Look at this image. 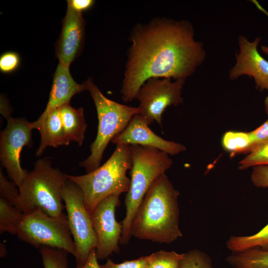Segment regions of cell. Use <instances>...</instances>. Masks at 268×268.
Returning a JSON list of instances; mask_svg holds the SVG:
<instances>
[{"label":"cell","instance_id":"cell-13","mask_svg":"<svg viewBox=\"0 0 268 268\" xmlns=\"http://www.w3.org/2000/svg\"><path fill=\"white\" fill-rule=\"evenodd\" d=\"M85 21L82 14L67 7L62 27L55 45L56 56L59 63L67 66L80 55L85 41Z\"/></svg>","mask_w":268,"mask_h":268},{"label":"cell","instance_id":"cell-5","mask_svg":"<svg viewBox=\"0 0 268 268\" xmlns=\"http://www.w3.org/2000/svg\"><path fill=\"white\" fill-rule=\"evenodd\" d=\"M67 175L52 166L47 159L37 161L18 187L17 208L24 214L37 208L52 217L64 213L62 191Z\"/></svg>","mask_w":268,"mask_h":268},{"label":"cell","instance_id":"cell-7","mask_svg":"<svg viewBox=\"0 0 268 268\" xmlns=\"http://www.w3.org/2000/svg\"><path fill=\"white\" fill-rule=\"evenodd\" d=\"M16 235L37 248H56L76 256V247L65 213L52 217L39 208L34 209L24 214Z\"/></svg>","mask_w":268,"mask_h":268},{"label":"cell","instance_id":"cell-26","mask_svg":"<svg viewBox=\"0 0 268 268\" xmlns=\"http://www.w3.org/2000/svg\"><path fill=\"white\" fill-rule=\"evenodd\" d=\"M12 181L5 177L1 169L0 170V197L6 200L17 208L19 191Z\"/></svg>","mask_w":268,"mask_h":268},{"label":"cell","instance_id":"cell-23","mask_svg":"<svg viewBox=\"0 0 268 268\" xmlns=\"http://www.w3.org/2000/svg\"><path fill=\"white\" fill-rule=\"evenodd\" d=\"M39 249L44 268H68L67 252L47 246Z\"/></svg>","mask_w":268,"mask_h":268},{"label":"cell","instance_id":"cell-15","mask_svg":"<svg viewBox=\"0 0 268 268\" xmlns=\"http://www.w3.org/2000/svg\"><path fill=\"white\" fill-rule=\"evenodd\" d=\"M85 90H87L85 82L81 84L76 82L70 73L69 67L59 63L53 74V84L46 107L36 121L43 120L52 111L70 103L74 95Z\"/></svg>","mask_w":268,"mask_h":268},{"label":"cell","instance_id":"cell-11","mask_svg":"<svg viewBox=\"0 0 268 268\" xmlns=\"http://www.w3.org/2000/svg\"><path fill=\"white\" fill-rule=\"evenodd\" d=\"M120 194H112L102 201L91 213L92 225L97 239L96 255L104 260L119 252L122 222L115 217L116 208L120 204Z\"/></svg>","mask_w":268,"mask_h":268},{"label":"cell","instance_id":"cell-24","mask_svg":"<svg viewBox=\"0 0 268 268\" xmlns=\"http://www.w3.org/2000/svg\"><path fill=\"white\" fill-rule=\"evenodd\" d=\"M179 268H214L210 256L204 251L194 249L184 253Z\"/></svg>","mask_w":268,"mask_h":268},{"label":"cell","instance_id":"cell-35","mask_svg":"<svg viewBox=\"0 0 268 268\" xmlns=\"http://www.w3.org/2000/svg\"><path fill=\"white\" fill-rule=\"evenodd\" d=\"M263 11H264L266 14H267V15H268V12L266 11L265 9L263 10ZM261 50L263 53L268 56V46H266V45L261 46Z\"/></svg>","mask_w":268,"mask_h":268},{"label":"cell","instance_id":"cell-2","mask_svg":"<svg viewBox=\"0 0 268 268\" xmlns=\"http://www.w3.org/2000/svg\"><path fill=\"white\" fill-rule=\"evenodd\" d=\"M179 195L165 173L157 177L135 213L132 236L159 243H171L181 237Z\"/></svg>","mask_w":268,"mask_h":268},{"label":"cell","instance_id":"cell-16","mask_svg":"<svg viewBox=\"0 0 268 268\" xmlns=\"http://www.w3.org/2000/svg\"><path fill=\"white\" fill-rule=\"evenodd\" d=\"M32 126L41 136L36 152L37 156L42 155L47 147H57L70 143L64 129L59 108L51 112L43 120L32 122Z\"/></svg>","mask_w":268,"mask_h":268},{"label":"cell","instance_id":"cell-27","mask_svg":"<svg viewBox=\"0 0 268 268\" xmlns=\"http://www.w3.org/2000/svg\"><path fill=\"white\" fill-rule=\"evenodd\" d=\"M20 64V57L15 52H6L0 57V71L3 73L8 74L15 71Z\"/></svg>","mask_w":268,"mask_h":268},{"label":"cell","instance_id":"cell-31","mask_svg":"<svg viewBox=\"0 0 268 268\" xmlns=\"http://www.w3.org/2000/svg\"><path fill=\"white\" fill-rule=\"evenodd\" d=\"M67 6L75 11L82 13L89 9L94 3L92 0H67Z\"/></svg>","mask_w":268,"mask_h":268},{"label":"cell","instance_id":"cell-8","mask_svg":"<svg viewBox=\"0 0 268 268\" xmlns=\"http://www.w3.org/2000/svg\"><path fill=\"white\" fill-rule=\"evenodd\" d=\"M62 196L76 247V264H83L97 245L91 214L85 207L82 190L74 183L67 180L63 188Z\"/></svg>","mask_w":268,"mask_h":268},{"label":"cell","instance_id":"cell-25","mask_svg":"<svg viewBox=\"0 0 268 268\" xmlns=\"http://www.w3.org/2000/svg\"><path fill=\"white\" fill-rule=\"evenodd\" d=\"M260 165L268 166V143L248 153L239 162L238 169L243 170Z\"/></svg>","mask_w":268,"mask_h":268},{"label":"cell","instance_id":"cell-12","mask_svg":"<svg viewBox=\"0 0 268 268\" xmlns=\"http://www.w3.org/2000/svg\"><path fill=\"white\" fill-rule=\"evenodd\" d=\"M261 38L256 37L253 41L240 35L238 37L239 51L236 54V63L230 70L229 77L234 80L242 75L252 78L256 88L268 90V61L258 50Z\"/></svg>","mask_w":268,"mask_h":268},{"label":"cell","instance_id":"cell-29","mask_svg":"<svg viewBox=\"0 0 268 268\" xmlns=\"http://www.w3.org/2000/svg\"><path fill=\"white\" fill-rule=\"evenodd\" d=\"M250 179L253 184L258 188H268V166L260 165L253 167Z\"/></svg>","mask_w":268,"mask_h":268},{"label":"cell","instance_id":"cell-4","mask_svg":"<svg viewBox=\"0 0 268 268\" xmlns=\"http://www.w3.org/2000/svg\"><path fill=\"white\" fill-rule=\"evenodd\" d=\"M130 146L133 165L130 186L125 199L126 214L121 222L122 232L120 241L124 245L130 242L132 221L148 189L173 164L169 155L158 149L136 144Z\"/></svg>","mask_w":268,"mask_h":268},{"label":"cell","instance_id":"cell-32","mask_svg":"<svg viewBox=\"0 0 268 268\" xmlns=\"http://www.w3.org/2000/svg\"><path fill=\"white\" fill-rule=\"evenodd\" d=\"M95 250L93 249L91 251L85 263L76 264L75 268H100V265L98 263Z\"/></svg>","mask_w":268,"mask_h":268},{"label":"cell","instance_id":"cell-10","mask_svg":"<svg viewBox=\"0 0 268 268\" xmlns=\"http://www.w3.org/2000/svg\"><path fill=\"white\" fill-rule=\"evenodd\" d=\"M32 122L25 118L7 120L5 129L0 132V159L9 178L18 188L26 178L28 171L22 168L20 155L24 146L32 144Z\"/></svg>","mask_w":268,"mask_h":268},{"label":"cell","instance_id":"cell-19","mask_svg":"<svg viewBox=\"0 0 268 268\" xmlns=\"http://www.w3.org/2000/svg\"><path fill=\"white\" fill-rule=\"evenodd\" d=\"M226 247L231 252L260 248L268 249V224L256 233L249 236H231Z\"/></svg>","mask_w":268,"mask_h":268},{"label":"cell","instance_id":"cell-20","mask_svg":"<svg viewBox=\"0 0 268 268\" xmlns=\"http://www.w3.org/2000/svg\"><path fill=\"white\" fill-rule=\"evenodd\" d=\"M24 214L6 200L0 197V233L17 234Z\"/></svg>","mask_w":268,"mask_h":268},{"label":"cell","instance_id":"cell-14","mask_svg":"<svg viewBox=\"0 0 268 268\" xmlns=\"http://www.w3.org/2000/svg\"><path fill=\"white\" fill-rule=\"evenodd\" d=\"M111 141L116 145L136 144L151 147L170 155L178 154L186 150L184 145L165 140L157 135L138 114L132 118L127 127Z\"/></svg>","mask_w":268,"mask_h":268},{"label":"cell","instance_id":"cell-30","mask_svg":"<svg viewBox=\"0 0 268 268\" xmlns=\"http://www.w3.org/2000/svg\"><path fill=\"white\" fill-rule=\"evenodd\" d=\"M100 268H147L146 256L126 261L120 264H116L108 259L105 264L100 265Z\"/></svg>","mask_w":268,"mask_h":268},{"label":"cell","instance_id":"cell-34","mask_svg":"<svg viewBox=\"0 0 268 268\" xmlns=\"http://www.w3.org/2000/svg\"><path fill=\"white\" fill-rule=\"evenodd\" d=\"M0 257H4L6 255V249L5 245L0 243Z\"/></svg>","mask_w":268,"mask_h":268},{"label":"cell","instance_id":"cell-17","mask_svg":"<svg viewBox=\"0 0 268 268\" xmlns=\"http://www.w3.org/2000/svg\"><path fill=\"white\" fill-rule=\"evenodd\" d=\"M59 109L64 129L68 139L70 142H75L79 146H81L87 128L83 108L76 109L68 103Z\"/></svg>","mask_w":268,"mask_h":268},{"label":"cell","instance_id":"cell-9","mask_svg":"<svg viewBox=\"0 0 268 268\" xmlns=\"http://www.w3.org/2000/svg\"><path fill=\"white\" fill-rule=\"evenodd\" d=\"M185 80L152 77L141 86L135 99L139 101L138 114L148 125L156 122L162 126V116L169 106L183 102L182 91Z\"/></svg>","mask_w":268,"mask_h":268},{"label":"cell","instance_id":"cell-21","mask_svg":"<svg viewBox=\"0 0 268 268\" xmlns=\"http://www.w3.org/2000/svg\"><path fill=\"white\" fill-rule=\"evenodd\" d=\"M221 143L226 151L233 153H249L252 140L249 132L228 131L223 135Z\"/></svg>","mask_w":268,"mask_h":268},{"label":"cell","instance_id":"cell-3","mask_svg":"<svg viewBox=\"0 0 268 268\" xmlns=\"http://www.w3.org/2000/svg\"><path fill=\"white\" fill-rule=\"evenodd\" d=\"M132 165L130 145L118 144L102 165L84 175H67V179L82 190L85 207L91 214L108 196L128 192L131 179L127 176V172L131 170Z\"/></svg>","mask_w":268,"mask_h":268},{"label":"cell","instance_id":"cell-1","mask_svg":"<svg viewBox=\"0 0 268 268\" xmlns=\"http://www.w3.org/2000/svg\"><path fill=\"white\" fill-rule=\"evenodd\" d=\"M131 41L121 90L126 103L135 99L148 79L185 81L206 59L203 44L195 39L193 26L186 20L162 18L138 25Z\"/></svg>","mask_w":268,"mask_h":268},{"label":"cell","instance_id":"cell-36","mask_svg":"<svg viewBox=\"0 0 268 268\" xmlns=\"http://www.w3.org/2000/svg\"><path fill=\"white\" fill-rule=\"evenodd\" d=\"M264 105L265 112L267 115L268 116V95L266 97L265 99Z\"/></svg>","mask_w":268,"mask_h":268},{"label":"cell","instance_id":"cell-18","mask_svg":"<svg viewBox=\"0 0 268 268\" xmlns=\"http://www.w3.org/2000/svg\"><path fill=\"white\" fill-rule=\"evenodd\" d=\"M226 262L231 268H268V249L256 248L231 252Z\"/></svg>","mask_w":268,"mask_h":268},{"label":"cell","instance_id":"cell-33","mask_svg":"<svg viewBox=\"0 0 268 268\" xmlns=\"http://www.w3.org/2000/svg\"><path fill=\"white\" fill-rule=\"evenodd\" d=\"M12 110L7 99L3 96H0V114L7 120L11 117Z\"/></svg>","mask_w":268,"mask_h":268},{"label":"cell","instance_id":"cell-28","mask_svg":"<svg viewBox=\"0 0 268 268\" xmlns=\"http://www.w3.org/2000/svg\"><path fill=\"white\" fill-rule=\"evenodd\" d=\"M252 140V150L268 143V119L260 126L249 132Z\"/></svg>","mask_w":268,"mask_h":268},{"label":"cell","instance_id":"cell-6","mask_svg":"<svg viewBox=\"0 0 268 268\" xmlns=\"http://www.w3.org/2000/svg\"><path fill=\"white\" fill-rule=\"evenodd\" d=\"M95 104L98 126L96 137L90 146V154L79 165L90 172L100 166L108 144L128 125L132 118L139 113L138 107L116 102L104 96L89 77L84 81Z\"/></svg>","mask_w":268,"mask_h":268},{"label":"cell","instance_id":"cell-22","mask_svg":"<svg viewBox=\"0 0 268 268\" xmlns=\"http://www.w3.org/2000/svg\"><path fill=\"white\" fill-rule=\"evenodd\" d=\"M184 253L160 250L146 256L147 268H179Z\"/></svg>","mask_w":268,"mask_h":268}]
</instances>
